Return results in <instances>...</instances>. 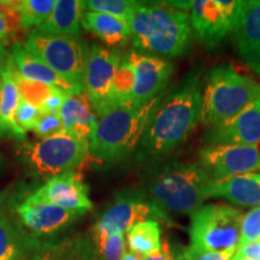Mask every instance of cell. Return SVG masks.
<instances>
[{"label":"cell","mask_w":260,"mask_h":260,"mask_svg":"<svg viewBox=\"0 0 260 260\" xmlns=\"http://www.w3.org/2000/svg\"><path fill=\"white\" fill-rule=\"evenodd\" d=\"M203 82L190 71L168 94H164L149 117L134 161L155 165L187 141L201 116Z\"/></svg>","instance_id":"1"},{"label":"cell","mask_w":260,"mask_h":260,"mask_svg":"<svg viewBox=\"0 0 260 260\" xmlns=\"http://www.w3.org/2000/svg\"><path fill=\"white\" fill-rule=\"evenodd\" d=\"M164 94L145 105L124 104L96 116L89 140V158L103 164H117L134 157L149 117Z\"/></svg>","instance_id":"2"},{"label":"cell","mask_w":260,"mask_h":260,"mask_svg":"<svg viewBox=\"0 0 260 260\" xmlns=\"http://www.w3.org/2000/svg\"><path fill=\"white\" fill-rule=\"evenodd\" d=\"M136 51L160 58H176L189 50L193 37L189 14L167 4L141 3L129 21Z\"/></svg>","instance_id":"3"},{"label":"cell","mask_w":260,"mask_h":260,"mask_svg":"<svg viewBox=\"0 0 260 260\" xmlns=\"http://www.w3.org/2000/svg\"><path fill=\"white\" fill-rule=\"evenodd\" d=\"M210 181L199 165L171 160L155 165L148 172L144 190L167 217L191 214L207 199Z\"/></svg>","instance_id":"4"},{"label":"cell","mask_w":260,"mask_h":260,"mask_svg":"<svg viewBox=\"0 0 260 260\" xmlns=\"http://www.w3.org/2000/svg\"><path fill=\"white\" fill-rule=\"evenodd\" d=\"M260 96V84L232 65L213 68L205 77L200 123L216 126L239 115Z\"/></svg>","instance_id":"5"},{"label":"cell","mask_w":260,"mask_h":260,"mask_svg":"<svg viewBox=\"0 0 260 260\" xmlns=\"http://www.w3.org/2000/svg\"><path fill=\"white\" fill-rule=\"evenodd\" d=\"M88 142L58 133L19 146V157L35 175L54 177L75 171L89 158Z\"/></svg>","instance_id":"6"},{"label":"cell","mask_w":260,"mask_h":260,"mask_svg":"<svg viewBox=\"0 0 260 260\" xmlns=\"http://www.w3.org/2000/svg\"><path fill=\"white\" fill-rule=\"evenodd\" d=\"M23 46L73 88L84 92V73L89 47L82 38L53 37L32 30Z\"/></svg>","instance_id":"7"},{"label":"cell","mask_w":260,"mask_h":260,"mask_svg":"<svg viewBox=\"0 0 260 260\" xmlns=\"http://www.w3.org/2000/svg\"><path fill=\"white\" fill-rule=\"evenodd\" d=\"M242 216L229 205H203L190 214L189 246L211 252L237 251Z\"/></svg>","instance_id":"8"},{"label":"cell","mask_w":260,"mask_h":260,"mask_svg":"<svg viewBox=\"0 0 260 260\" xmlns=\"http://www.w3.org/2000/svg\"><path fill=\"white\" fill-rule=\"evenodd\" d=\"M159 219L170 223L168 217L152 203L144 189L132 188L118 191L115 199L98 217L92 233L125 234L136 223Z\"/></svg>","instance_id":"9"},{"label":"cell","mask_w":260,"mask_h":260,"mask_svg":"<svg viewBox=\"0 0 260 260\" xmlns=\"http://www.w3.org/2000/svg\"><path fill=\"white\" fill-rule=\"evenodd\" d=\"M242 2L195 0L190 5V23L206 47L214 48L235 28Z\"/></svg>","instance_id":"10"},{"label":"cell","mask_w":260,"mask_h":260,"mask_svg":"<svg viewBox=\"0 0 260 260\" xmlns=\"http://www.w3.org/2000/svg\"><path fill=\"white\" fill-rule=\"evenodd\" d=\"M199 167L211 181L252 174L260 170V146H205L199 153Z\"/></svg>","instance_id":"11"},{"label":"cell","mask_w":260,"mask_h":260,"mask_svg":"<svg viewBox=\"0 0 260 260\" xmlns=\"http://www.w3.org/2000/svg\"><path fill=\"white\" fill-rule=\"evenodd\" d=\"M122 59L119 48H107L99 44L89 46L84 73V93L96 116L109 109L113 79Z\"/></svg>","instance_id":"12"},{"label":"cell","mask_w":260,"mask_h":260,"mask_svg":"<svg viewBox=\"0 0 260 260\" xmlns=\"http://www.w3.org/2000/svg\"><path fill=\"white\" fill-rule=\"evenodd\" d=\"M135 73L133 104L145 105L162 94L174 74V65L165 58L130 51L125 54Z\"/></svg>","instance_id":"13"},{"label":"cell","mask_w":260,"mask_h":260,"mask_svg":"<svg viewBox=\"0 0 260 260\" xmlns=\"http://www.w3.org/2000/svg\"><path fill=\"white\" fill-rule=\"evenodd\" d=\"M27 199L34 203H46L65 210L77 211L83 214L93 210L88 188L84 184L82 176L76 171L51 177Z\"/></svg>","instance_id":"14"},{"label":"cell","mask_w":260,"mask_h":260,"mask_svg":"<svg viewBox=\"0 0 260 260\" xmlns=\"http://www.w3.org/2000/svg\"><path fill=\"white\" fill-rule=\"evenodd\" d=\"M203 144L205 146L259 145L260 96L229 121L207 128L203 136Z\"/></svg>","instance_id":"15"},{"label":"cell","mask_w":260,"mask_h":260,"mask_svg":"<svg viewBox=\"0 0 260 260\" xmlns=\"http://www.w3.org/2000/svg\"><path fill=\"white\" fill-rule=\"evenodd\" d=\"M16 212L22 225L38 239L56 235L83 216L77 211L65 210L46 203H34L28 199L17 205Z\"/></svg>","instance_id":"16"},{"label":"cell","mask_w":260,"mask_h":260,"mask_svg":"<svg viewBox=\"0 0 260 260\" xmlns=\"http://www.w3.org/2000/svg\"><path fill=\"white\" fill-rule=\"evenodd\" d=\"M233 32L239 56L248 65L260 64V0L241 3Z\"/></svg>","instance_id":"17"},{"label":"cell","mask_w":260,"mask_h":260,"mask_svg":"<svg viewBox=\"0 0 260 260\" xmlns=\"http://www.w3.org/2000/svg\"><path fill=\"white\" fill-rule=\"evenodd\" d=\"M206 197L222 199L242 207L260 206V172L210 181Z\"/></svg>","instance_id":"18"},{"label":"cell","mask_w":260,"mask_h":260,"mask_svg":"<svg viewBox=\"0 0 260 260\" xmlns=\"http://www.w3.org/2000/svg\"><path fill=\"white\" fill-rule=\"evenodd\" d=\"M58 115L61 119L64 133L89 144L95 128L96 115L86 93H76L68 96Z\"/></svg>","instance_id":"19"},{"label":"cell","mask_w":260,"mask_h":260,"mask_svg":"<svg viewBox=\"0 0 260 260\" xmlns=\"http://www.w3.org/2000/svg\"><path fill=\"white\" fill-rule=\"evenodd\" d=\"M2 74V100H0V134L14 138L18 141L27 140V133L19 128L16 122V111L21 100L15 80V69L11 60L0 64Z\"/></svg>","instance_id":"20"},{"label":"cell","mask_w":260,"mask_h":260,"mask_svg":"<svg viewBox=\"0 0 260 260\" xmlns=\"http://www.w3.org/2000/svg\"><path fill=\"white\" fill-rule=\"evenodd\" d=\"M10 60H11L14 69L24 80L46 84V86L57 87V88L64 89L67 92L74 94L82 93L73 88L68 82H65L59 75L54 73L41 59L29 53L23 45L19 44V42H16L14 46H12L11 53H10Z\"/></svg>","instance_id":"21"},{"label":"cell","mask_w":260,"mask_h":260,"mask_svg":"<svg viewBox=\"0 0 260 260\" xmlns=\"http://www.w3.org/2000/svg\"><path fill=\"white\" fill-rule=\"evenodd\" d=\"M82 14L80 0H57L50 17L34 30L53 37H81Z\"/></svg>","instance_id":"22"},{"label":"cell","mask_w":260,"mask_h":260,"mask_svg":"<svg viewBox=\"0 0 260 260\" xmlns=\"http://www.w3.org/2000/svg\"><path fill=\"white\" fill-rule=\"evenodd\" d=\"M81 25L110 47L125 44L132 38L126 22L102 12L83 11Z\"/></svg>","instance_id":"23"},{"label":"cell","mask_w":260,"mask_h":260,"mask_svg":"<svg viewBox=\"0 0 260 260\" xmlns=\"http://www.w3.org/2000/svg\"><path fill=\"white\" fill-rule=\"evenodd\" d=\"M31 239L8 217L0 216V260H28Z\"/></svg>","instance_id":"24"},{"label":"cell","mask_w":260,"mask_h":260,"mask_svg":"<svg viewBox=\"0 0 260 260\" xmlns=\"http://www.w3.org/2000/svg\"><path fill=\"white\" fill-rule=\"evenodd\" d=\"M125 234L130 251L144 258L161 247V226L157 219L136 223Z\"/></svg>","instance_id":"25"},{"label":"cell","mask_w":260,"mask_h":260,"mask_svg":"<svg viewBox=\"0 0 260 260\" xmlns=\"http://www.w3.org/2000/svg\"><path fill=\"white\" fill-rule=\"evenodd\" d=\"M134 87H135L134 69H133V67L130 65L125 56H123L121 64H119L118 69L116 71L115 79H113L109 109L118 106V105H124V104H133Z\"/></svg>","instance_id":"26"},{"label":"cell","mask_w":260,"mask_h":260,"mask_svg":"<svg viewBox=\"0 0 260 260\" xmlns=\"http://www.w3.org/2000/svg\"><path fill=\"white\" fill-rule=\"evenodd\" d=\"M56 0H23L19 2L18 15L21 27L38 28L50 17Z\"/></svg>","instance_id":"27"},{"label":"cell","mask_w":260,"mask_h":260,"mask_svg":"<svg viewBox=\"0 0 260 260\" xmlns=\"http://www.w3.org/2000/svg\"><path fill=\"white\" fill-rule=\"evenodd\" d=\"M141 4L134 0H87L82 2L83 10L86 11L102 12L113 17L122 19L129 24L130 18L138 6Z\"/></svg>","instance_id":"28"},{"label":"cell","mask_w":260,"mask_h":260,"mask_svg":"<svg viewBox=\"0 0 260 260\" xmlns=\"http://www.w3.org/2000/svg\"><path fill=\"white\" fill-rule=\"evenodd\" d=\"M94 245L102 260H122L126 252L124 234H102L90 232Z\"/></svg>","instance_id":"29"},{"label":"cell","mask_w":260,"mask_h":260,"mask_svg":"<svg viewBox=\"0 0 260 260\" xmlns=\"http://www.w3.org/2000/svg\"><path fill=\"white\" fill-rule=\"evenodd\" d=\"M15 80L16 83H17L19 95H21L22 99L32 104V105L39 107V109L41 107L42 103L46 100V98L50 95L52 90V86H46V84L31 82V81L24 80L23 77L19 76L16 70Z\"/></svg>","instance_id":"30"},{"label":"cell","mask_w":260,"mask_h":260,"mask_svg":"<svg viewBox=\"0 0 260 260\" xmlns=\"http://www.w3.org/2000/svg\"><path fill=\"white\" fill-rule=\"evenodd\" d=\"M65 239L61 241L41 240L32 236L28 260H60Z\"/></svg>","instance_id":"31"},{"label":"cell","mask_w":260,"mask_h":260,"mask_svg":"<svg viewBox=\"0 0 260 260\" xmlns=\"http://www.w3.org/2000/svg\"><path fill=\"white\" fill-rule=\"evenodd\" d=\"M258 240H260V206L254 207L242 216L240 245Z\"/></svg>","instance_id":"32"},{"label":"cell","mask_w":260,"mask_h":260,"mask_svg":"<svg viewBox=\"0 0 260 260\" xmlns=\"http://www.w3.org/2000/svg\"><path fill=\"white\" fill-rule=\"evenodd\" d=\"M73 245V260H102L92 237L81 234L71 237Z\"/></svg>","instance_id":"33"},{"label":"cell","mask_w":260,"mask_h":260,"mask_svg":"<svg viewBox=\"0 0 260 260\" xmlns=\"http://www.w3.org/2000/svg\"><path fill=\"white\" fill-rule=\"evenodd\" d=\"M40 109L32 104L25 102L24 99L19 100L17 111H16V122L22 130L27 132H32L37 125V123L41 117Z\"/></svg>","instance_id":"34"},{"label":"cell","mask_w":260,"mask_h":260,"mask_svg":"<svg viewBox=\"0 0 260 260\" xmlns=\"http://www.w3.org/2000/svg\"><path fill=\"white\" fill-rule=\"evenodd\" d=\"M236 251L211 252L188 246L177 253L175 260H233Z\"/></svg>","instance_id":"35"},{"label":"cell","mask_w":260,"mask_h":260,"mask_svg":"<svg viewBox=\"0 0 260 260\" xmlns=\"http://www.w3.org/2000/svg\"><path fill=\"white\" fill-rule=\"evenodd\" d=\"M18 27H21L18 11L0 12V45L2 46L5 47L11 42L12 38L18 30Z\"/></svg>","instance_id":"36"},{"label":"cell","mask_w":260,"mask_h":260,"mask_svg":"<svg viewBox=\"0 0 260 260\" xmlns=\"http://www.w3.org/2000/svg\"><path fill=\"white\" fill-rule=\"evenodd\" d=\"M32 133L40 139L48 138V136L58 134V133H63V124H61L59 115L41 116Z\"/></svg>","instance_id":"37"},{"label":"cell","mask_w":260,"mask_h":260,"mask_svg":"<svg viewBox=\"0 0 260 260\" xmlns=\"http://www.w3.org/2000/svg\"><path fill=\"white\" fill-rule=\"evenodd\" d=\"M71 94L74 93L67 92V90L57 88V87H52L50 95L46 98V100L42 103V105L40 107L41 115H58L61 105H63V103L65 102V99L69 95H71Z\"/></svg>","instance_id":"38"},{"label":"cell","mask_w":260,"mask_h":260,"mask_svg":"<svg viewBox=\"0 0 260 260\" xmlns=\"http://www.w3.org/2000/svg\"><path fill=\"white\" fill-rule=\"evenodd\" d=\"M236 255L247 260H260V240L240 245L237 247Z\"/></svg>","instance_id":"39"},{"label":"cell","mask_w":260,"mask_h":260,"mask_svg":"<svg viewBox=\"0 0 260 260\" xmlns=\"http://www.w3.org/2000/svg\"><path fill=\"white\" fill-rule=\"evenodd\" d=\"M144 260H175V255L172 254V251L170 248L168 241L161 242V247L155 251L152 254L145 256Z\"/></svg>","instance_id":"40"},{"label":"cell","mask_w":260,"mask_h":260,"mask_svg":"<svg viewBox=\"0 0 260 260\" xmlns=\"http://www.w3.org/2000/svg\"><path fill=\"white\" fill-rule=\"evenodd\" d=\"M19 2H8V0H0V12H12L18 11Z\"/></svg>","instance_id":"41"},{"label":"cell","mask_w":260,"mask_h":260,"mask_svg":"<svg viewBox=\"0 0 260 260\" xmlns=\"http://www.w3.org/2000/svg\"><path fill=\"white\" fill-rule=\"evenodd\" d=\"M60 260H73V245H71V239H65L64 249L61 253Z\"/></svg>","instance_id":"42"},{"label":"cell","mask_w":260,"mask_h":260,"mask_svg":"<svg viewBox=\"0 0 260 260\" xmlns=\"http://www.w3.org/2000/svg\"><path fill=\"white\" fill-rule=\"evenodd\" d=\"M122 260H144V256L136 254V253L132 252V251H126L123 255Z\"/></svg>","instance_id":"43"},{"label":"cell","mask_w":260,"mask_h":260,"mask_svg":"<svg viewBox=\"0 0 260 260\" xmlns=\"http://www.w3.org/2000/svg\"><path fill=\"white\" fill-rule=\"evenodd\" d=\"M9 58H10V56H9L8 51H6V48L0 45V64L4 63V61H6V60H9Z\"/></svg>","instance_id":"44"},{"label":"cell","mask_w":260,"mask_h":260,"mask_svg":"<svg viewBox=\"0 0 260 260\" xmlns=\"http://www.w3.org/2000/svg\"><path fill=\"white\" fill-rule=\"evenodd\" d=\"M249 68L260 76V64H249Z\"/></svg>","instance_id":"45"},{"label":"cell","mask_w":260,"mask_h":260,"mask_svg":"<svg viewBox=\"0 0 260 260\" xmlns=\"http://www.w3.org/2000/svg\"><path fill=\"white\" fill-rule=\"evenodd\" d=\"M233 260H247V259H245V258H242V256H239V255H234V258H233Z\"/></svg>","instance_id":"46"},{"label":"cell","mask_w":260,"mask_h":260,"mask_svg":"<svg viewBox=\"0 0 260 260\" xmlns=\"http://www.w3.org/2000/svg\"><path fill=\"white\" fill-rule=\"evenodd\" d=\"M0 100H2V74H0Z\"/></svg>","instance_id":"47"},{"label":"cell","mask_w":260,"mask_h":260,"mask_svg":"<svg viewBox=\"0 0 260 260\" xmlns=\"http://www.w3.org/2000/svg\"><path fill=\"white\" fill-rule=\"evenodd\" d=\"M0 162H2V155H0Z\"/></svg>","instance_id":"48"}]
</instances>
